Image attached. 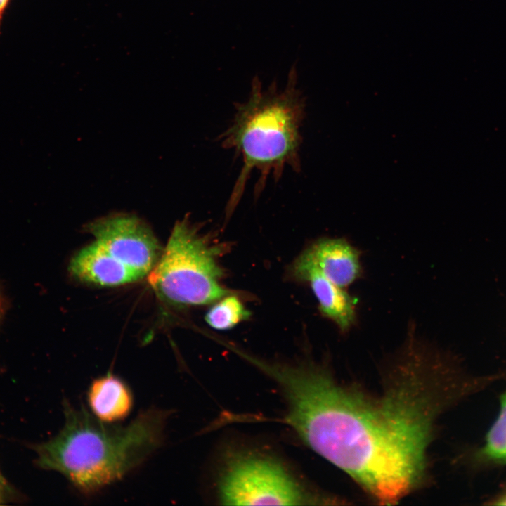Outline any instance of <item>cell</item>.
I'll return each instance as SVG.
<instances>
[{"label": "cell", "instance_id": "10", "mask_svg": "<svg viewBox=\"0 0 506 506\" xmlns=\"http://www.w3.org/2000/svg\"><path fill=\"white\" fill-rule=\"evenodd\" d=\"M90 413L107 424H117L132 410L134 396L129 385L112 373L95 378L86 393Z\"/></svg>", "mask_w": 506, "mask_h": 506}, {"label": "cell", "instance_id": "3", "mask_svg": "<svg viewBox=\"0 0 506 506\" xmlns=\"http://www.w3.org/2000/svg\"><path fill=\"white\" fill-rule=\"evenodd\" d=\"M295 64L282 91L273 80L263 89L258 76L252 81L249 96L245 102L235 103V115L231 125L219 136L221 146L233 149L240 156L243 166L226 206L230 216L239 203L252 170L260 176L255 196L262 192L267 176L280 180L285 167L301 170V127L305 117L306 100L297 87Z\"/></svg>", "mask_w": 506, "mask_h": 506}, {"label": "cell", "instance_id": "16", "mask_svg": "<svg viewBox=\"0 0 506 506\" xmlns=\"http://www.w3.org/2000/svg\"><path fill=\"white\" fill-rule=\"evenodd\" d=\"M3 309H3V301H2L1 296V294H0V320H1V317H2V315H3Z\"/></svg>", "mask_w": 506, "mask_h": 506}, {"label": "cell", "instance_id": "5", "mask_svg": "<svg viewBox=\"0 0 506 506\" xmlns=\"http://www.w3.org/2000/svg\"><path fill=\"white\" fill-rule=\"evenodd\" d=\"M219 500L228 505H294L325 502L306 492L279 462L254 454L234 455L219 483Z\"/></svg>", "mask_w": 506, "mask_h": 506}, {"label": "cell", "instance_id": "12", "mask_svg": "<svg viewBox=\"0 0 506 506\" xmlns=\"http://www.w3.org/2000/svg\"><path fill=\"white\" fill-rule=\"evenodd\" d=\"M484 455L494 462L506 463V391L501 396L499 415L487 434Z\"/></svg>", "mask_w": 506, "mask_h": 506}, {"label": "cell", "instance_id": "14", "mask_svg": "<svg viewBox=\"0 0 506 506\" xmlns=\"http://www.w3.org/2000/svg\"><path fill=\"white\" fill-rule=\"evenodd\" d=\"M11 0H0V27L4 15L10 4Z\"/></svg>", "mask_w": 506, "mask_h": 506}, {"label": "cell", "instance_id": "11", "mask_svg": "<svg viewBox=\"0 0 506 506\" xmlns=\"http://www.w3.org/2000/svg\"><path fill=\"white\" fill-rule=\"evenodd\" d=\"M250 316V312L235 296L228 294L214 302L205 315V321L218 330H229Z\"/></svg>", "mask_w": 506, "mask_h": 506}, {"label": "cell", "instance_id": "1", "mask_svg": "<svg viewBox=\"0 0 506 506\" xmlns=\"http://www.w3.org/2000/svg\"><path fill=\"white\" fill-rule=\"evenodd\" d=\"M442 368L432 353L405 345L384 394L373 398L312 366L291 384L284 422L375 500L394 504L424 479L442 407Z\"/></svg>", "mask_w": 506, "mask_h": 506}, {"label": "cell", "instance_id": "4", "mask_svg": "<svg viewBox=\"0 0 506 506\" xmlns=\"http://www.w3.org/2000/svg\"><path fill=\"white\" fill-rule=\"evenodd\" d=\"M220 253L221 248L185 217L174 225L149 273V283L160 298L173 305L214 303L231 294L221 283L223 272L217 261Z\"/></svg>", "mask_w": 506, "mask_h": 506}, {"label": "cell", "instance_id": "7", "mask_svg": "<svg viewBox=\"0 0 506 506\" xmlns=\"http://www.w3.org/2000/svg\"><path fill=\"white\" fill-rule=\"evenodd\" d=\"M292 272L297 279L309 283L321 313L332 320L340 332H348L355 325L357 299L327 279L306 249L293 263Z\"/></svg>", "mask_w": 506, "mask_h": 506}, {"label": "cell", "instance_id": "2", "mask_svg": "<svg viewBox=\"0 0 506 506\" xmlns=\"http://www.w3.org/2000/svg\"><path fill=\"white\" fill-rule=\"evenodd\" d=\"M63 406L60 431L30 448L39 468L61 474L84 495L122 479L160 448L170 415L169 410L150 407L120 425L104 423L68 401Z\"/></svg>", "mask_w": 506, "mask_h": 506}, {"label": "cell", "instance_id": "9", "mask_svg": "<svg viewBox=\"0 0 506 506\" xmlns=\"http://www.w3.org/2000/svg\"><path fill=\"white\" fill-rule=\"evenodd\" d=\"M69 269L79 280L100 286L120 285L144 277L115 259L96 241L74 256Z\"/></svg>", "mask_w": 506, "mask_h": 506}, {"label": "cell", "instance_id": "8", "mask_svg": "<svg viewBox=\"0 0 506 506\" xmlns=\"http://www.w3.org/2000/svg\"><path fill=\"white\" fill-rule=\"evenodd\" d=\"M306 251L322 273L346 289L362 275L361 252L343 238H323Z\"/></svg>", "mask_w": 506, "mask_h": 506}, {"label": "cell", "instance_id": "13", "mask_svg": "<svg viewBox=\"0 0 506 506\" xmlns=\"http://www.w3.org/2000/svg\"><path fill=\"white\" fill-rule=\"evenodd\" d=\"M18 495L0 471V505L16 500Z\"/></svg>", "mask_w": 506, "mask_h": 506}, {"label": "cell", "instance_id": "15", "mask_svg": "<svg viewBox=\"0 0 506 506\" xmlns=\"http://www.w3.org/2000/svg\"><path fill=\"white\" fill-rule=\"evenodd\" d=\"M495 504L499 505H506V494L498 499Z\"/></svg>", "mask_w": 506, "mask_h": 506}, {"label": "cell", "instance_id": "6", "mask_svg": "<svg viewBox=\"0 0 506 506\" xmlns=\"http://www.w3.org/2000/svg\"><path fill=\"white\" fill-rule=\"evenodd\" d=\"M105 251L145 276L161 254L157 238L146 223L131 214H114L91 221L86 229Z\"/></svg>", "mask_w": 506, "mask_h": 506}]
</instances>
